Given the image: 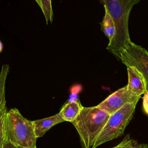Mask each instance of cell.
<instances>
[{"instance_id":"obj_4","label":"cell","mask_w":148,"mask_h":148,"mask_svg":"<svg viewBox=\"0 0 148 148\" xmlns=\"http://www.w3.org/2000/svg\"><path fill=\"white\" fill-rule=\"evenodd\" d=\"M137 103H128L110 115L104 128L98 136L94 148L121 136L135 113Z\"/></svg>"},{"instance_id":"obj_16","label":"cell","mask_w":148,"mask_h":148,"mask_svg":"<svg viewBox=\"0 0 148 148\" xmlns=\"http://www.w3.org/2000/svg\"><path fill=\"white\" fill-rule=\"evenodd\" d=\"M131 140V138H130V134H128L125 136V138L120 143H119L117 145L111 148H125V147L128 145V143L130 142Z\"/></svg>"},{"instance_id":"obj_18","label":"cell","mask_w":148,"mask_h":148,"mask_svg":"<svg viewBox=\"0 0 148 148\" xmlns=\"http://www.w3.org/2000/svg\"><path fill=\"white\" fill-rule=\"evenodd\" d=\"M2 50H3V45L1 41L0 40V53L2 51Z\"/></svg>"},{"instance_id":"obj_1","label":"cell","mask_w":148,"mask_h":148,"mask_svg":"<svg viewBox=\"0 0 148 148\" xmlns=\"http://www.w3.org/2000/svg\"><path fill=\"white\" fill-rule=\"evenodd\" d=\"M105 10L112 18L116 27V34L106 49L119 59L122 49L131 42L128 20L132 7L140 0H101Z\"/></svg>"},{"instance_id":"obj_11","label":"cell","mask_w":148,"mask_h":148,"mask_svg":"<svg viewBox=\"0 0 148 148\" xmlns=\"http://www.w3.org/2000/svg\"><path fill=\"white\" fill-rule=\"evenodd\" d=\"M9 72V65H3L0 72V113L6 107L5 84Z\"/></svg>"},{"instance_id":"obj_7","label":"cell","mask_w":148,"mask_h":148,"mask_svg":"<svg viewBox=\"0 0 148 148\" xmlns=\"http://www.w3.org/2000/svg\"><path fill=\"white\" fill-rule=\"evenodd\" d=\"M128 90L134 95L141 97L147 90L146 81L142 75L136 68L134 67H127Z\"/></svg>"},{"instance_id":"obj_6","label":"cell","mask_w":148,"mask_h":148,"mask_svg":"<svg viewBox=\"0 0 148 148\" xmlns=\"http://www.w3.org/2000/svg\"><path fill=\"white\" fill-rule=\"evenodd\" d=\"M140 97L132 94L126 85L111 94L97 106L111 115L128 103H138Z\"/></svg>"},{"instance_id":"obj_15","label":"cell","mask_w":148,"mask_h":148,"mask_svg":"<svg viewBox=\"0 0 148 148\" xmlns=\"http://www.w3.org/2000/svg\"><path fill=\"white\" fill-rule=\"evenodd\" d=\"M142 106L144 112L148 116V90H146L142 98Z\"/></svg>"},{"instance_id":"obj_13","label":"cell","mask_w":148,"mask_h":148,"mask_svg":"<svg viewBox=\"0 0 148 148\" xmlns=\"http://www.w3.org/2000/svg\"><path fill=\"white\" fill-rule=\"evenodd\" d=\"M8 109L6 106L0 113V148H3L7 140L6 135V114Z\"/></svg>"},{"instance_id":"obj_12","label":"cell","mask_w":148,"mask_h":148,"mask_svg":"<svg viewBox=\"0 0 148 148\" xmlns=\"http://www.w3.org/2000/svg\"><path fill=\"white\" fill-rule=\"evenodd\" d=\"M40 8L46 22L48 24L49 21L52 23L53 20V10L51 0H35Z\"/></svg>"},{"instance_id":"obj_2","label":"cell","mask_w":148,"mask_h":148,"mask_svg":"<svg viewBox=\"0 0 148 148\" xmlns=\"http://www.w3.org/2000/svg\"><path fill=\"white\" fill-rule=\"evenodd\" d=\"M110 115L98 106H83L72 123L76 128L82 148H94Z\"/></svg>"},{"instance_id":"obj_10","label":"cell","mask_w":148,"mask_h":148,"mask_svg":"<svg viewBox=\"0 0 148 148\" xmlns=\"http://www.w3.org/2000/svg\"><path fill=\"white\" fill-rule=\"evenodd\" d=\"M101 31L110 42L114 37L116 34V27L114 23L107 10H105V14L102 22L101 23Z\"/></svg>"},{"instance_id":"obj_3","label":"cell","mask_w":148,"mask_h":148,"mask_svg":"<svg viewBox=\"0 0 148 148\" xmlns=\"http://www.w3.org/2000/svg\"><path fill=\"white\" fill-rule=\"evenodd\" d=\"M7 140L19 148L36 147L37 138L32 121L25 118L16 108L6 114Z\"/></svg>"},{"instance_id":"obj_9","label":"cell","mask_w":148,"mask_h":148,"mask_svg":"<svg viewBox=\"0 0 148 148\" xmlns=\"http://www.w3.org/2000/svg\"><path fill=\"white\" fill-rule=\"evenodd\" d=\"M83 107L79 101H69L63 105L59 113L65 121L72 123L77 117Z\"/></svg>"},{"instance_id":"obj_19","label":"cell","mask_w":148,"mask_h":148,"mask_svg":"<svg viewBox=\"0 0 148 148\" xmlns=\"http://www.w3.org/2000/svg\"><path fill=\"white\" fill-rule=\"evenodd\" d=\"M34 148H36V147H34Z\"/></svg>"},{"instance_id":"obj_17","label":"cell","mask_w":148,"mask_h":148,"mask_svg":"<svg viewBox=\"0 0 148 148\" xmlns=\"http://www.w3.org/2000/svg\"><path fill=\"white\" fill-rule=\"evenodd\" d=\"M3 148H19V147L16 146L15 145L12 144L11 142H10L8 140H7Z\"/></svg>"},{"instance_id":"obj_5","label":"cell","mask_w":148,"mask_h":148,"mask_svg":"<svg viewBox=\"0 0 148 148\" xmlns=\"http://www.w3.org/2000/svg\"><path fill=\"white\" fill-rule=\"evenodd\" d=\"M119 59L127 67H134L142 73L148 90V51L131 41L120 51Z\"/></svg>"},{"instance_id":"obj_14","label":"cell","mask_w":148,"mask_h":148,"mask_svg":"<svg viewBox=\"0 0 148 148\" xmlns=\"http://www.w3.org/2000/svg\"><path fill=\"white\" fill-rule=\"evenodd\" d=\"M125 148H148V145L146 143H140L131 139Z\"/></svg>"},{"instance_id":"obj_8","label":"cell","mask_w":148,"mask_h":148,"mask_svg":"<svg viewBox=\"0 0 148 148\" xmlns=\"http://www.w3.org/2000/svg\"><path fill=\"white\" fill-rule=\"evenodd\" d=\"M65 121L60 113L49 117L32 121L37 138L43 136L53 126Z\"/></svg>"}]
</instances>
